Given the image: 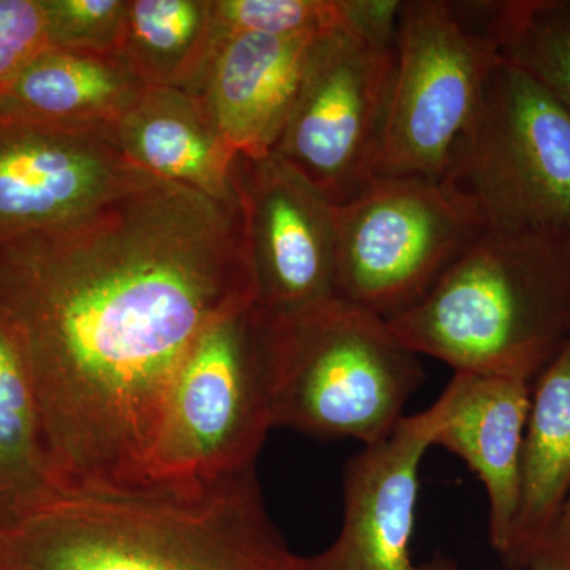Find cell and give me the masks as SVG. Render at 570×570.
I'll return each mask as SVG.
<instances>
[{
	"instance_id": "6da1fadb",
	"label": "cell",
	"mask_w": 570,
	"mask_h": 570,
	"mask_svg": "<svg viewBox=\"0 0 570 570\" xmlns=\"http://www.w3.org/2000/svg\"><path fill=\"white\" fill-rule=\"evenodd\" d=\"M254 299L238 195L217 200L141 168L81 216L0 239V330L62 497L151 490L179 367Z\"/></svg>"
},
{
	"instance_id": "7a4b0ae2",
	"label": "cell",
	"mask_w": 570,
	"mask_h": 570,
	"mask_svg": "<svg viewBox=\"0 0 570 570\" xmlns=\"http://www.w3.org/2000/svg\"><path fill=\"white\" fill-rule=\"evenodd\" d=\"M0 570H305L254 469L187 490L63 497L0 530Z\"/></svg>"
},
{
	"instance_id": "3957f363",
	"label": "cell",
	"mask_w": 570,
	"mask_h": 570,
	"mask_svg": "<svg viewBox=\"0 0 570 570\" xmlns=\"http://www.w3.org/2000/svg\"><path fill=\"white\" fill-rule=\"evenodd\" d=\"M387 322L414 354L455 373L532 384L570 340V242L482 232Z\"/></svg>"
},
{
	"instance_id": "277c9868",
	"label": "cell",
	"mask_w": 570,
	"mask_h": 570,
	"mask_svg": "<svg viewBox=\"0 0 570 570\" xmlns=\"http://www.w3.org/2000/svg\"><path fill=\"white\" fill-rule=\"evenodd\" d=\"M272 326L275 428L363 445L392 434L425 373L385 318L337 296Z\"/></svg>"
},
{
	"instance_id": "5b68a950",
	"label": "cell",
	"mask_w": 570,
	"mask_h": 570,
	"mask_svg": "<svg viewBox=\"0 0 570 570\" xmlns=\"http://www.w3.org/2000/svg\"><path fill=\"white\" fill-rule=\"evenodd\" d=\"M272 316L257 302L219 318L176 374L149 460L151 490H187L254 469L273 423Z\"/></svg>"
},
{
	"instance_id": "8992f818",
	"label": "cell",
	"mask_w": 570,
	"mask_h": 570,
	"mask_svg": "<svg viewBox=\"0 0 570 570\" xmlns=\"http://www.w3.org/2000/svg\"><path fill=\"white\" fill-rule=\"evenodd\" d=\"M439 184L483 232L570 242V112L499 62Z\"/></svg>"
},
{
	"instance_id": "52a82bcc",
	"label": "cell",
	"mask_w": 570,
	"mask_h": 570,
	"mask_svg": "<svg viewBox=\"0 0 570 570\" xmlns=\"http://www.w3.org/2000/svg\"><path fill=\"white\" fill-rule=\"evenodd\" d=\"M396 0H371L313 55L275 154L333 205L376 176L396 62Z\"/></svg>"
},
{
	"instance_id": "ba28073f",
	"label": "cell",
	"mask_w": 570,
	"mask_h": 570,
	"mask_svg": "<svg viewBox=\"0 0 570 570\" xmlns=\"http://www.w3.org/2000/svg\"><path fill=\"white\" fill-rule=\"evenodd\" d=\"M395 41V77L376 176L439 183L501 59L487 31L482 2H400Z\"/></svg>"
},
{
	"instance_id": "9c48e42d",
	"label": "cell",
	"mask_w": 570,
	"mask_h": 570,
	"mask_svg": "<svg viewBox=\"0 0 570 570\" xmlns=\"http://www.w3.org/2000/svg\"><path fill=\"white\" fill-rule=\"evenodd\" d=\"M482 232L438 181L374 176L335 205L336 294L389 321L417 305Z\"/></svg>"
},
{
	"instance_id": "30bf717a",
	"label": "cell",
	"mask_w": 570,
	"mask_h": 570,
	"mask_svg": "<svg viewBox=\"0 0 570 570\" xmlns=\"http://www.w3.org/2000/svg\"><path fill=\"white\" fill-rule=\"evenodd\" d=\"M234 184L255 302L284 317L337 298L335 205L275 153L236 156Z\"/></svg>"
},
{
	"instance_id": "8fae6325",
	"label": "cell",
	"mask_w": 570,
	"mask_h": 570,
	"mask_svg": "<svg viewBox=\"0 0 570 570\" xmlns=\"http://www.w3.org/2000/svg\"><path fill=\"white\" fill-rule=\"evenodd\" d=\"M439 401L404 415L390 436L363 445L344 471V519L335 542L305 558V570H456L436 554L415 562L411 542L420 493V468L441 422Z\"/></svg>"
},
{
	"instance_id": "7c38bea8",
	"label": "cell",
	"mask_w": 570,
	"mask_h": 570,
	"mask_svg": "<svg viewBox=\"0 0 570 570\" xmlns=\"http://www.w3.org/2000/svg\"><path fill=\"white\" fill-rule=\"evenodd\" d=\"M112 126L0 119V239L55 227L102 204L135 171Z\"/></svg>"
},
{
	"instance_id": "4fadbf2b",
	"label": "cell",
	"mask_w": 570,
	"mask_h": 570,
	"mask_svg": "<svg viewBox=\"0 0 570 570\" xmlns=\"http://www.w3.org/2000/svg\"><path fill=\"white\" fill-rule=\"evenodd\" d=\"M318 39L236 33L214 43L189 92L235 156L275 151Z\"/></svg>"
},
{
	"instance_id": "5bb4252c",
	"label": "cell",
	"mask_w": 570,
	"mask_h": 570,
	"mask_svg": "<svg viewBox=\"0 0 570 570\" xmlns=\"http://www.w3.org/2000/svg\"><path fill=\"white\" fill-rule=\"evenodd\" d=\"M531 389L520 379L455 373L438 397L442 414L434 445L460 456L485 487L490 543L504 562L519 519Z\"/></svg>"
},
{
	"instance_id": "9a60e30c",
	"label": "cell",
	"mask_w": 570,
	"mask_h": 570,
	"mask_svg": "<svg viewBox=\"0 0 570 570\" xmlns=\"http://www.w3.org/2000/svg\"><path fill=\"white\" fill-rule=\"evenodd\" d=\"M115 132L135 167L217 200H235L236 156L193 92L148 86Z\"/></svg>"
},
{
	"instance_id": "2e32d148",
	"label": "cell",
	"mask_w": 570,
	"mask_h": 570,
	"mask_svg": "<svg viewBox=\"0 0 570 570\" xmlns=\"http://www.w3.org/2000/svg\"><path fill=\"white\" fill-rule=\"evenodd\" d=\"M146 88L118 51L50 48L0 89V119L112 126Z\"/></svg>"
},
{
	"instance_id": "e0dca14e",
	"label": "cell",
	"mask_w": 570,
	"mask_h": 570,
	"mask_svg": "<svg viewBox=\"0 0 570 570\" xmlns=\"http://www.w3.org/2000/svg\"><path fill=\"white\" fill-rule=\"evenodd\" d=\"M570 490V340L531 389L519 519L505 564L530 569Z\"/></svg>"
},
{
	"instance_id": "ac0fdd59",
	"label": "cell",
	"mask_w": 570,
	"mask_h": 570,
	"mask_svg": "<svg viewBox=\"0 0 570 570\" xmlns=\"http://www.w3.org/2000/svg\"><path fill=\"white\" fill-rule=\"evenodd\" d=\"M213 48V0H129L116 51L146 86L190 91Z\"/></svg>"
},
{
	"instance_id": "d6986e66",
	"label": "cell",
	"mask_w": 570,
	"mask_h": 570,
	"mask_svg": "<svg viewBox=\"0 0 570 570\" xmlns=\"http://www.w3.org/2000/svg\"><path fill=\"white\" fill-rule=\"evenodd\" d=\"M61 498L45 452L31 384L0 330V530Z\"/></svg>"
},
{
	"instance_id": "ffe728a7",
	"label": "cell",
	"mask_w": 570,
	"mask_h": 570,
	"mask_svg": "<svg viewBox=\"0 0 570 570\" xmlns=\"http://www.w3.org/2000/svg\"><path fill=\"white\" fill-rule=\"evenodd\" d=\"M499 59L570 112V0L482 2Z\"/></svg>"
},
{
	"instance_id": "44dd1931",
	"label": "cell",
	"mask_w": 570,
	"mask_h": 570,
	"mask_svg": "<svg viewBox=\"0 0 570 570\" xmlns=\"http://www.w3.org/2000/svg\"><path fill=\"white\" fill-rule=\"evenodd\" d=\"M371 0H214V43L236 33L322 37L366 13Z\"/></svg>"
},
{
	"instance_id": "7402d4cb",
	"label": "cell",
	"mask_w": 570,
	"mask_h": 570,
	"mask_svg": "<svg viewBox=\"0 0 570 570\" xmlns=\"http://www.w3.org/2000/svg\"><path fill=\"white\" fill-rule=\"evenodd\" d=\"M127 3L129 0H43L51 48L116 51Z\"/></svg>"
},
{
	"instance_id": "603a6c76",
	"label": "cell",
	"mask_w": 570,
	"mask_h": 570,
	"mask_svg": "<svg viewBox=\"0 0 570 570\" xmlns=\"http://www.w3.org/2000/svg\"><path fill=\"white\" fill-rule=\"evenodd\" d=\"M50 48L43 0H0V89Z\"/></svg>"
},
{
	"instance_id": "cb8c5ba5",
	"label": "cell",
	"mask_w": 570,
	"mask_h": 570,
	"mask_svg": "<svg viewBox=\"0 0 570 570\" xmlns=\"http://www.w3.org/2000/svg\"><path fill=\"white\" fill-rule=\"evenodd\" d=\"M528 570H570V490L542 549Z\"/></svg>"
}]
</instances>
